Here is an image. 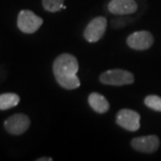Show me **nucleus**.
Here are the masks:
<instances>
[{
  "mask_svg": "<svg viewBox=\"0 0 161 161\" xmlns=\"http://www.w3.org/2000/svg\"><path fill=\"white\" fill-rule=\"evenodd\" d=\"M78 71V60L71 54L64 53L58 56L53 63V74L56 80L65 90H75L80 87Z\"/></svg>",
  "mask_w": 161,
  "mask_h": 161,
  "instance_id": "nucleus-1",
  "label": "nucleus"
},
{
  "mask_svg": "<svg viewBox=\"0 0 161 161\" xmlns=\"http://www.w3.org/2000/svg\"><path fill=\"white\" fill-rule=\"evenodd\" d=\"M99 80L105 85L123 86L132 84L134 81V76L131 72L124 69L108 70L101 74Z\"/></svg>",
  "mask_w": 161,
  "mask_h": 161,
  "instance_id": "nucleus-2",
  "label": "nucleus"
},
{
  "mask_svg": "<svg viewBox=\"0 0 161 161\" xmlns=\"http://www.w3.org/2000/svg\"><path fill=\"white\" fill-rule=\"evenodd\" d=\"M43 24V19L30 10H22L17 17V26L21 31L26 34L36 32Z\"/></svg>",
  "mask_w": 161,
  "mask_h": 161,
  "instance_id": "nucleus-3",
  "label": "nucleus"
},
{
  "mask_svg": "<svg viewBox=\"0 0 161 161\" xmlns=\"http://www.w3.org/2000/svg\"><path fill=\"white\" fill-rule=\"evenodd\" d=\"M108 26V21L104 16H98L92 19L88 23L86 28L83 31L84 39L90 43H95L102 37L106 32Z\"/></svg>",
  "mask_w": 161,
  "mask_h": 161,
  "instance_id": "nucleus-4",
  "label": "nucleus"
},
{
  "mask_svg": "<svg viewBox=\"0 0 161 161\" xmlns=\"http://www.w3.org/2000/svg\"><path fill=\"white\" fill-rule=\"evenodd\" d=\"M141 115L138 112L128 108L121 109L115 118V123L122 128L130 132H136L140 129Z\"/></svg>",
  "mask_w": 161,
  "mask_h": 161,
  "instance_id": "nucleus-5",
  "label": "nucleus"
},
{
  "mask_svg": "<svg viewBox=\"0 0 161 161\" xmlns=\"http://www.w3.org/2000/svg\"><path fill=\"white\" fill-rule=\"evenodd\" d=\"M126 43L134 50H147L153 45L154 37L148 31H139L127 37Z\"/></svg>",
  "mask_w": 161,
  "mask_h": 161,
  "instance_id": "nucleus-6",
  "label": "nucleus"
},
{
  "mask_svg": "<svg viewBox=\"0 0 161 161\" xmlns=\"http://www.w3.org/2000/svg\"><path fill=\"white\" fill-rule=\"evenodd\" d=\"M31 125L30 118L24 114H15L8 117L5 122L6 132L13 135L23 134L29 129Z\"/></svg>",
  "mask_w": 161,
  "mask_h": 161,
  "instance_id": "nucleus-7",
  "label": "nucleus"
},
{
  "mask_svg": "<svg viewBox=\"0 0 161 161\" xmlns=\"http://www.w3.org/2000/svg\"><path fill=\"white\" fill-rule=\"evenodd\" d=\"M131 145L134 150L139 152L153 153L158 150L160 142L157 135H147L132 139Z\"/></svg>",
  "mask_w": 161,
  "mask_h": 161,
  "instance_id": "nucleus-8",
  "label": "nucleus"
},
{
  "mask_svg": "<svg viewBox=\"0 0 161 161\" xmlns=\"http://www.w3.org/2000/svg\"><path fill=\"white\" fill-rule=\"evenodd\" d=\"M108 9L113 14L126 15L137 11L138 5L135 0H111L108 5Z\"/></svg>",
  "mask_w": 161,
  "mask_h": 161,
  "instance_id": "nucleus-9",
  "label": "nucleus"
},
{
  "mask_svg": "<svg viewBox=\"0 0 161 161\" xmlns=\"http://www.w3.org/2000/svg\"><path fill=\"white\" fill-rule=\"evenodd\" d=\"M88 102L92 109L98 114H105L109 110V103L103 95L92 92L89 95Z\"/></svg>",
  "mask_w": 161,
  "mask_h": 161,
  "instance_id": "nucleus-10",
  "label": "nucleus"
},
{
  "mask_svg": "<svg viewBox=\"0 0 161 161\" xmlns=\"http://www.w3.org/2000/svg\"><path fill=\"white\" fill-rule=\"evenodd\" d=\"M20 97L15 93H4L0 95V110H6L16 107Z\"/></svg>",
  "mask_w": 161,
  "mask_h": 161,
  "instance_id": "nucleus-11",
  "label": "nucleus"
},
{
  "mask_svg": "<svg viewBox=\"0 0 161 161\" xmlns=\"http://www.w3.org/2000/svg\"><path fill=\"white\" fill-rule=\"evenodd\" d=\"M64 0H42L44 9L50 13H56L64 8Z\"/></svg>",
  "mask_w": 161,
  "mask_h": 161,
  "instance_id": "nucleus-12",
  "label": "nucleus"
},
{
  "mask_svg": "<svg viewBox=\"0 0 161 161\" xmlns=\"http://www.w3.org/2000/svg\"><path fill=\"white\" fill-rule=\"evenodd\" d=\"M144 104L150 108L161 112V97L157 95H149L144 99Z\"/></svg>",
  "mask_w": 161,
  "mask_h": 161,
  "instance_id": "nucleus-13",
  "label": "nucleus"
},
{
  "mask_svg": "<svg viewBox=\"0 0 161 161\" xmlns=\"http://www.w3.org/2000/svg\"><path fill=\"white\" fill-rule=\"evenodd\" d=\"M38 161H52L53 158H38L37 159Z\"/></svg>",
  "mask_w": 161,
  "mask_h": 161,
  "instance_id": "nucleus-14",
  "label": "nucleus"
}]
</instances>
